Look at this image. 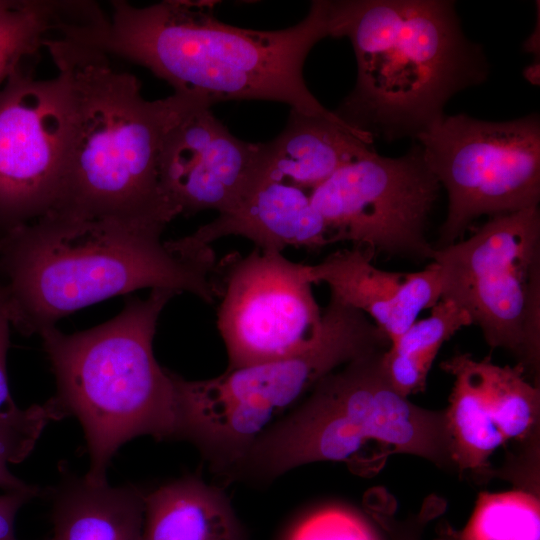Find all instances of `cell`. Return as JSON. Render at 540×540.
Masks as SVG:
<instances>
[{
  "label": "cell",
  "instance_id": "obj_1",
  "mask_svg": "<svg viewBox=\"0 0 540 540\" xmlns=\"http://www.w3.org/2000/svg\"><path fill=\"white\" fill-rule=\"evenodd\" d=\"M214 1L167 0L136 6L111 1L102 23L74 27L65 39L141 65L174 93L212 106L229 100H267L299 113L340 119L310 92L307 55L334 37L339 1H312L305 18L279 30H254L215 17Z\"/></svg>",
  "mask_w": 540,
  "mask_h": 540
},
{
  "label": "cell",
  "instance_id": "obj_2",
  "mask_svg": "<svg viewBox=\"0 0 540 540\" xmlns=\"http://www.w3.org/2000/svg\"><path fill=\"white\" fill-rule=\"evenodd\" d=\"M46 49L69 101L62 187L53 211L164 230L177 217L161 185L165 139L189 112L211 106L179 93L148 100L134 75L94 48L58 37Z\"/></svg>",
  "mask_w": 540,
  "mask_h": 540
},
{
  "label": "cell",
  "instance_id": "obj_3",
  "mask_svg": "<svg viewBox=\"0 0 540 540\" xmlns=\"http://www.w3.org/2000/svg\"><path fill=\"white\" fill-rule=\"evenodd\" d=\"M159 228L52 211L0 237V290L12 327L40 335L63 317L143 288L219 298L215 257L184 258Z\"/></svg>",
  "mask_w": 540,
  "mask_h": 540
},
{
  "label": "cell",
  "instance_id": "obj_4",
  "mask_svg": "<svg viewBox=\"0 0 540 540\" xmlns=\"http://www.w3.org/2000/svg\"><path fill=\"white\" fill-rule=\"evenodd\" d=\"M335 37L351 41L357 78L334 113L373 139H416L489 75L450 0H342Z\"/></svg>",
  "mask_w": 540,
  "mask_h": 540
},
{
  "label": "cell",
  "instance_id": "obj_5",
  "mask_svg": "<svg viewBox=\"0 0 540 540\" xmlns=\"http://www.w3.org/2000/svg\"><path fill=\"white\" fill-rule=\"evenodd\" d=\"M176 294L152 289L101 325L73 334L51 327L39 335L56 380L53 397L82 426L90 457L84 478L93 484L107 482L110 461L126 442L180 438L178 375L153 353L158 319Z\"/></svg>",
  "mask_w": 540,
  "mask_h": 540
},
{
  "label": "cell",
  "instance_id": "obj_6",
  "mask_svg": "<svg viewBox=\"0 0 540 540\" xmlns=\"http://www.w3.org/2000/svg\"><path fill=\"white\" fill-rule=\"evenodd\" d=\"M384 351L357 358L322 378L309 397L252 446L239 467L273 478L320 461L360 462L375 442L389 453L421 457L455 471L445 409L401 396L381 367Z\"/></svg>",
  "mask_w": 540,
  "mask_h": 540
},
{
  "label": "cell",
  "instance_id": "obj_7",
  "mask_svg": "<svg viewBox=\"0 0 540 540\" xmlns=\"http://www.w3.org/2000/svg\"><path fill=\"white\" fill-rule=\"evenodd\" d=\"M389 346L368 316L331 294L319 332L299 352L226 369L207 380L178 375L180 438L193 442L215 466L236 469L258 439L322 378Z\"/></svg>",
  "mask_w": 540,
  "mask_h": 540
},
{
  "label": "cell",
  "instance_id": "obj_8",
  "mask_svg": "<svg viewBox=\"0 0 540 540\" xmlns=\"http://www.w3.org/2000/svg\"><path fill=\"white\" fill-rule=\"evenodd\" d=\"M442 294L461 308L492 348L514 355L539 384L540 211L491 217L473 234L435 248Z\"/></svg>",
  "mask_w": 540,
  "mask_h": 540
},
{
  "label": "cell",
  "instance_id": "obj_9",
  "mask_svg": "<svg viewBox=\"0 0 540 540\" xmlns=\"http://www.w3.org/2000/svg\"><path fill=\"white\" fill-rule=\"evenodd\" d=\"M416 141L448 198L435 248L461 240L481 216L495 217L538 206L537 113L502 122L467 114L445 115Z\"/></svg>",
  "mask_w": 540,
  "mask_h": 540
},
{
  "label": "cell",
  "instance_id": "obj_10",
  "mask_svg": "<svg viewBox=\"0 0 540 540\" xmlns=\"http://www.w3.org/2000/svg\"><path fill=\"white\" fill-rule=\"evenodd\" d=\"M440 188L416 143L395 158L374 151L335 172L310 197L334 243L422 262L434 252L426 231Z\"/></svg>",
  "mask_w": 540,
  "mask_h": 540
},
{
  "label": "cell",
  "instance_id": "obj_11",
  "mask_svg": "<svg viewBox=\"0 0 540 540\" xmlns=\"http://www.w3.org/2000/svg\"><path fill=\"white\" fill-rule=\"evenodd\" d=\"M217 279V327L227 369L293 355L319 332L322 311L308 265L255 247L246 256L229 254L219 261Z\"/></svg>",
  "mask_w": 540,
  "mask_h": 540
},
{
  "label": "cell",
  "instance_id": "obj_12",
  "mask_svg": "<svg viewBox=\"0 0 540 540\" xmlns=\"http://www.w3.org/2000/svg\"><path fill=\"white\" fill-rule=\"evenodd\" d=\"M69 129L63 76L20 67L0 89V237L53 211Z\"/></svg>",
  "mask_w": 540,
  "mask_h": 540
},
{
  "label": "cell",
  "instance_id": "obj_13",
  "mask_svg": "<svg viewBox=\"0 0 540 540\" xmlns=\"http://www.w3.org/2000/svg\"><path fill=\"white\" fill-rule=\"evenodd\" d=\"M261 143L235 137L200 106L168 133L160 158L165 197L176 216L233 208L251 189Z\"/></svg>",
  "mask_w": 540,
  "mask_h": 540
},
{
  "label": "cell",
  "instance_id": "obj_14",
  "mask_svg": "<svg viewBox=\"0 0 540 540\" xmlns=\"http://www.w3.org/2000/svg\"><path fill=\"white\" fill-rule=\"evenodd\" d=\"M241 236L264 251L287 247L317 250L334 243L314 207L310 192L286 182L268 181L252 188L233 208L219 213L190 235L165 241L169 250L193 258L226 236Z\"/></svg>",
  "mask_w": 540,
  "mask_h": 540
},
{
  "label": "cell",
  "instance_id": "obj_15",
  "mask_svg": "<svg viewBox=\"0 0 540 540\" xmlns=\"http://www.w3.org/2000/svg\"><path fill=\"white\" fill-rule=\"evenodd\" d=\"M373 259L370 251L353 246L308 265V273L313 284H327L331 294L368 316L391 344L441 299L440 271L433 261L417 272L385 271Z\"/></svg>",
  "mask_w": 540,
  "mask_h": 540
},
{
  "label": "cell",
  "instance_id": "obj_16",
  "mask_svg": "<svg viewBox=\"0 0 540 540\" xmlns=\"http://www.w3.org/2000/svg\"><path fill=\"white\" fill-rule=\"evenodd\" d=\"M372 141L369 134L341 119L290 109L284 129L274 139L261 143L251 189L277 181L311 192L341 168L372 154Z\"/></svg>",
  "mask_w": 540,
  "mask_h": 540
},
{
  "label": "cell",
  "instance_id": "obj_17",
  "mask_svg": "<svg viewBox=\"0 0 540 540\" xmlns=\"http://www.w3.org/2000/svg\"><path fill=\"white\" fill-rule=\"evenodd\" d=\"M144 494L132 486L63 479L51 493V540H142Z\"/></svg>",
  "mask_w": 540,
  "mask_h": 540
},
{
  "label": "cell",
  "instance_id": "obj_18",
  "mask_svg": "<svg viewBox=\"0 0 540 540\" xmlns=\"http://www.w3.org/2000/svg\"><path fill=\"white\" fill-rule=\"evenodd\" d=\"M142 540H250L224 494L195 477L144 494Z\"/></svg>",
  "mask_w": 540,
  "mask_h": 540
},
{
  "label": "cell",
  "instance_id": "obj_19",
  "mask_svg": "<svg viewBox=\"0 0 540 540\" xmlns=\"http://www.w3.org/2000/svg\"><path fill=\"white\" fill-rule=\"evenodd\" d=\"M440 366L454 378L445 416L455 472L492 476L490 457L506 443L482 392L475 359L458 353Z\"/></svg>",
  "mask_w": 540,
  "mask_h": 540
},
{
  "label": "cell",
  "instance_id": "obj_20",
  "mask_svg": "<svg viewBox=\"0 0 540 540\" xmlns=\"http://www.w3.org/2000/svg\"><path fill=\"white\" fill-rule=\"evenodd\" d=\"M105 17L94 1L0 0V89L27 58L67 27L91 25Z\"/></svg>",
  "mask_w": 540,
  "mask_h": 540
},
{
  "label": "cell",
  "instance_id": "obj_21",
  "mask_svg": "<svg viewBox=\"0 0 540 540\" xmlns=\"http://www.w3.org/2000/svg\"><path fill=\"white\" fill-rule=\"evenodd\" d=\"M468 315L441 298L430 315L413 323L381 356V367L391 386L403 397L423 392L429 370L442 345L463 327Z\"/></svg>",
  "mask_w": 540,
  "mask_h": 540
},
{
  "label": "cell",
  "instance_id": "obj_22",
  "mask_svg": "<svg viewBox=\"0 0 540 540\" xmlns=\"http://www.w3.org/2000/svg\"><path fill=\"white\" fill-rule=\"evenodd\" d=\"M475 369L494 423L505 443L539 448L540 388L526 380L524 368L500 366L489 357L475 359Z\"/></svg>",
  "mask_w": 540,
  "mask_h": 540
},
{
  "label": "cell",
  "instance_id": "obj_23",
  "mask_svg": "<svg viewBox=\"0 0 540 540\" xmlns=\"http://www.w3.org/2000/svg\"><path fill=\"white\" fill-rule=\"evenodd\" d=\"M456 540H540L539 493L481 492Z\"/></svg>",
  "mask_w": 540,
  "mask_h": 540
},
{
  "label": "cell",
  "instance_id": "obj_24",
  "mask_svg": "<svg viewBox=\"0 0 540 540\" xmlns=\"http://www.w3.org/2000/svg\"><path fill=\"white\" fill-rule=\"evenodd\" d=\"M64 417L54 397L27 408L12 403L0 410V488L15 491L35 487L13 475L8 464L25 460L47 425Z\"/></svg>",
  "mask_w": 540,
  "mask_h": 540
},
{
  "label": "cell",
  "instance_id": "obj_25",
  "mask_svg": "<svg viewBox=\"0 0 540 540\" xmlns=\"http://www.w3.org/2000/svg\"><path fill=\"white\" fill-rule=\"evenodd\" d=\"M287 540H380L357 511L342 505L319 507L299 520Z\"/></svg>",
  "mask_w": 540,
  "mask_h": 540
},
{
  "label": "cell",
  "instance_id": "obj_26",
  "mask_svg": "<svg viewBox=\"0 0 540 540\" xmlns=\"http://www.w3.org/2000/svg\"><path fill=\"white\" fill-rule=\"evenodd\" d=\"M442 503L440 499L431 498L427 502L419 514L411 519L398 523L396 521H389L383 519L380 515L373 512L374 516H377L378 521L381 524H385L389 531L392 540H421L422 530L426 523L440 512Z\"/></svg>",
  "mask_w": 540,
  "mask_h": 540
},
{
  "label": "cell",
  "instance_id": "obj_27",
  "mask_svg": "<svg viewBox=\"0 0 540 540\" xmlns=\"http://www.w3.org/2000/svg\"><path fill=\"white\" fill-rule=\"evenodd\" d=\"M39 492V488L35 486L28 490L5 491L0 494V540H18L15 535L16 516Z\"/></svg>",
  "mask_w": 540,
  "mask_h": 540
},
{
  "label": "cell",
  "instance_id": "obj_28",
  "mask_svg": "<svg viewBox=\"0 0 540 540\" xmlns=\"http://www.w3.org/2000/svg\"><path fill=\"white\" fill-rule=\"evenodd\" d=\"M11 327L5 300L0 290V410L14 403L9 393L6 365Z\"/></svg>",
  "mask_w": 540,
  "mask_h": 540
}]
</instances>
